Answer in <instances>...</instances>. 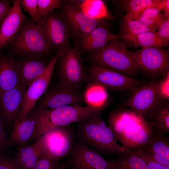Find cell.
<instances>
[{
	"label": "cell",
	"mask_w": 169,
	"mask_h": 169,
	"mask_svg": "<svg viewBox=\"0 0 169 169\" xmlns=\"http://www.w3.org/2000/svg\"><path fill=\"white\" fill-rule=\"evenodd\" d=\"M110 125L116 140L128 150L133 151L142 150L148 144L154 129L144 117L125 107L114 114Z\"/></svg>",
	"instance_id": "obj_1"
},
{
	"label": "cell",
	"mask_w": 169,
	"mask_h": 169,
	"mask_svg": "<svg viewBox=\"0 0 169 169\" xmlns=\"http://www.w3.org/2000/svg\"><path fill=\"white\" fill-rule=\"evenodd\" d=\"M101 113L77 123L74 130L76 137L78 141L100 154L121 155L128 150L118 143Z\"/></svg>",
	"instance_id": "obj_2"
},
{
	"label": "cell",
	"mask_w": 169,
	"mask_h": 169,
	"mask_svg": "<svg viewBox=\"0 0 169 169\" xmlns=\"http://www.w3.org/2000/svg\"><path fill=\"white\" fill-rule=\"evenodd\" d=\"M29 114L36 123L34 140L53 128L77 123L90 116L91 112L87 105L74 104L54 109L33 110Z\"/></svg>",
	"instance_id": "obj_3"
},
{
	"label": "cell",
	"mask_w": 169,
	"mask_h": 169,
	"mask_svg": "<svg viewBox=\"0 0 169 169\" xmlns=\"http://www.w3.org/2000/svg\"><path fill=\"white\" fill-rule=\"evenodd\" d=\"M59 52L58 86L79 93L87 81V71L81 57L78 41L71 47L69 45Z\"/></svg>",
	"instance_id": "obj_4"
},
{
	"label": "cell",
	"mask_w": 169,
	"mask_h": 169,
	"mask_svg": "<svg viewBox=\"0 0 169 169\" xmlns=\"http://www.w3.org/2000/svg\"><path fill=\"white\" fill-rule=\"evenodd\" d=\"M95 64L131 77L139 70L131 52L118 38L111 40L103 48L90 54Z\"/></svg>",
	"instance_id": "obj_5"
},
{
	"label": "cell",
	"mask_w": 169,
	"mask_h": 169,
	"mask_svg": "<svg viewBox=\"0 0 169 169\" xmlns=\"http://www.w3.org/2000/svg\"><path fill=\"white\" fill-rule=\"evenodd\" d=\"M13 55L40 58L52 49L40 26L26 21L10 43Z\"/></svg>",
	"instance_id": "obj_6"
},
{
	"label": "cell",
	"mask_w": 169,
	"mask_h": 169,
	"mask_svg": "<svg viewBox=\"0 0 169 169\" xmlns=\"http://www.w3.org/2000/svg\"><path fill=\"white\" fill-rule=\"evenodd\" d=\"M39 137L42 156L60 161L71 153L75 142L76 135L74 130L68 126L52 129Z\"/></svg>",
	"instance_id": "obj_7"
},
{
	"label": "cell",
	"mask_w": 169,
	"mask_h": 169,
	"mask_svg": "<svg viewBox=\"0 0 169 169\" xmlns=\"http://www.w3.org/2000/svg\"><path fill=\"white\" fill-rule=\"evenodd\" d=\"M87 81L95 85L121 92L131 91L145 82L144 79H136L94 64L87 69Z\"/></svg>",
	"instance_id": "obj_8"
},
{
	"label": "cell",
	"mask_w": 169,
	"mask_h": 169,
	"mask_svg": "<svg viewBox=\"0 0 169 169\" xmlns=\"http://www.w3.org/2000/svg\"><path fill=\"white\" fill-rule=\"evenodd\" d=\"M131 53L138 70L149 77H163L169 71L168 49L149 47Z\"/></svg>",
	"instance_id": "obj_9"
},
{
	"label": "cell",
	"mask_w": 169,
	"mask_h": 169,
	"mask_svg": "<svg viewBox=\"0 0 169 169\" xmlns=\"http://www.w3.org/2000/svg\"><path fill=\"white\" fill-rule=\"evenodd\" d=\"M158 82L152 81L133 88L122 105L132 110L147 120L155 107L163 100L158 91Z\"/></svg>",
	"instance_id": "obj_10"
},
{
	"label": "cell",
	"mask_w": 169,
	"mask_h": 169,
	"mask_svg": "<svg viewBox=\"0 0 169 169\" xmlns=\"http://www.w3.org/2000/svg\"><path fill=\"white\" fill-rule=\"evenodd\" d=\"M61 16L67 23L70 32L77 38H80L97 28L108 26L105 20L92 18L82 12L78 5L69 0L62 1Z\"/></svg>",
	"instance_id": "obj_11"
},
{
	"label": "cell",
	"mask_w": 169,
	"mask_h": 169,
	"mask_svg": "<svg viewBox=\"0 0 169 169\" xmlns=\"http://www.w3.org/2000/svg\"><path fill=\"white\" fill-rule=\"evenodd\" d=\"M51 49L60 52L69 45L70 30L61 16L53 12L41 17L38 23Z\"/></svg>",
	"instance_id": "obj_12"
},
{
	"label": "cell",
	"mask_w": 169,
	"mask_h": 169,
	"mask_svg": "<svg viewBox=\"0 0 169 169\" xmlns=\"http://www.w3.org/2000/svg\"><path fill=\"white\" fill-rule=\"evenodd\" d=\"M59 54V52H57L48 64L43 74L28 86L17 119L24 118L33 111L38 101L47 92Z\"/></svg>",
	"instance_id": "obj_13"
},
{
	"label": "cell",
	"mask_w": 169,
	"mask_h": 169,
	"mask_svg": "<svg viewBox=\"0 0 169 169\" xmlns=\"http://www.w3.org/2000/svg\"><path fill=\"white\" fill-rule=\"evenodd\" d=\"M67 163L73 169H114L111 160L105 159L78 141L67 157Z\"/></svg>",
	"instance_id": "obj_14"
},
{
	"label": "cell",
	"mask_w": 169,
	"mask_h": 169,
	"mask_svg": "<svg viewBox=\"0 0 169 169\" xmlns=\"http://www.w3.org/2000/svg\"><path fill=\"white\" fill-rule=\"evenodd\" d=\"M20 84L14 88L0 93V113L5 123L13 124L17 119L26 90Z\"/></svg>",
	"instance_id": "obj_15"
},
{
	"label": "cell",
	"mask_w": 169,
	"mask_h": 169,
	"mask_svg": "<svg viewBox=\"0 0 169 169\" xmlns=\"http://www.w3.org/2000/svg\"><path fill=\"white\" fill-rule=\"evenodd\" d=\"M82 101V99L79 93L58 86L44 95L33 110L54 109L69 105L81 104Z\"/></svg>",
	"instance_id": "obj_16"
},
{
	"label": "cell",
	"mask_w": 169,
	"mask_h": 169,
	"mask_svg": "<svg viewBox=\"0 0 169 169\" xmlns=\"http://www.w3.org/2000/svg\"><path fill=\"white\" fill-rule=\"evenodd\" d=\"M21 0L13 1V6L0 28V49L10 44L27 17L23 13Z\"/></svg>",
	"instance_id": "obj_17"
},
{
	"label": "cell",
	"mask_w": 169,
	"mask_h": 169,
	"mask_svg": "<svg viewBox=\"0 0 169 169\" xmlns=\"http://www.w3.org/2000/svg\"><path fill=\"white\" fill-rule=\"evenodd\" d=\"M15 61L20 82L26 86L43 74L48 64L38 58L15 59Z\"/></svg>",
	"instance_id": "obj_18"
},
{
	"label": "cell",
	"mask_w": 169,
	"mask_h": 169,
	"mask_svg": "<svg viewBox=\"0 0 169 169\" xmlns=\"http://www.w3.org/2000/svg\"><path fill=\"white\" fill-rule=\"evenodd\" d=\"M80 38L78 41L79 48L90 54L102 49L111 40L120 38V36L113 34L107 26H102Z\"/></svg>",
	"instance_id": "obj_19"
},
{
	"label": "cell",
	"mask_w": 169,
	"mask_h": 169,
	"mask_svg": "<svg viewBox=\"0 0 169 169\" xmlns=\"http://www.w3.org/2000/svg\"><path fill=\"white\" fill-rule=\"evenodd\" d=\"M141 150L158 162L169 166V139L165 134L154 128L149 142Z\"/></svg>",
	"instance_id": "obj_20"
},
{
	"label": "cell",
	"mask_w": 169,
	"mask_h": 169,
	"mask_svg": "<svg viewBox=\"0 0 169 169\" xmlns=\"http://www.w3.org/2000/svg\"><path fill=\"white\" fill-rule=\"evenodd\" d=\"M36 125L35 119L29 114L22 119H17L13 123V129L8 139L10 146L21 147L33 140Z\"/></svg>",
	"instance_id": "obj_21"
},
{
	"label": "cell",
	"mask_w": 169,
	"mask_h": 169,
	"mask_svg": "<svg viewBox=\"0 0 169 169\" xmlns=\"http://www.w3.org/2000/svg\"><path fill=\"white\" fill-rule=\"evenodd\" d=\"M20 84L15 59L0 54V93L12 89Z\"/></svg>",
	"instance_id": "obj_22"
},
{
	"label": "cell",
	"mask_w": 169,
	"mask_h": 169,
	"mask_svg": "<svg viewBox=\"0 0 169 169\" xmlns=\"http://www.w3.org/2000/svg\"><path fill=\"white\" fill-rule=\"evenodd\" d=\"M42 155V146L39 137L31 145L20 147L14 159L22 169H32Z\"/></svg>",
	"instance_id": "obj_23"
},
{
	"label": "cell",
	"mask_w": 169,
	"mask_h": 169,
	"mask_svg": "<svg viewBox=\"0 0 169 169\" xmlns=\"http://www.w3.org/2000/svg\"><path fill=\"white\" fill-rule=\"evenodd\" d=\"M158 131L169 134V103L163 100L155 107L147 120Z\"/></svg>",
	"instance_id": "obj_24"
},
{
	"label": "cell",
	"mask_w": 169,
	"mask_h": 169,
	"mask_svg": "<svg viewBox=\"0 0 169 169\" xmlns=\"http://www.w3.org/2000/svg\"><path fill=\"white\" fill-rule=\"evenodd\" d=\"M120 29V38L122 39L146 32L156 31V29L140 21L131 19L125 14L122 16Z\"/></svg>",
	"instance_id": "obj_25"
},
{
	"label": "cell",
	"mask_w": 169,
	"mask_h": 169,
	"mask_svg": "<svg viewBox=\"0 0 169 169\" xmlns=\"http://www.w3.org/2000/svg\"><path fill=\"white\" fill-rule=\"evenodd\" d=\"M78 6L84 13L95 19L105 20L112 19L104 2L102 0H81Z\"/></svg>",
	"instance_id": "obj_26"
},
{
	"label": "cell",
	"mask_w": 169,
	"mask_h": 169,
	"mask_svg": "<svg viewBox=\"0 0 169 169\" xmlns=\"http://www.w3.org/2000/svg\"><path fill=\"white\" fill-rule=\"evenodd\" d=\"M156 31L144 32L123 40L132 46L140 47L141 49L149 47L163 48L168 47L169 45L160 38Z\"/></svg>",
	"instance_id": "obj_27"
},
{
	"label": "cell",
	"mask_w": 169,
	"mask_h": 169,
	"mask_svg": "<svg viewBox=\"0 0 169 169\" xmlns=\"http://www.w3.org/2000/svg\"><path fill=\"white\" fill-rule=\"evenodd\" d=\"M126 15L131 19L140 21L156 30L166 18L159 9L153 7L146 8L136 14Z\"/></svg>",
	"instance_id": "obj_28"
},
{
	"label": "cell",
	"mask_w": 169,
	"mask_h": 169,
	"mask_svg": "<svg viewBox=\"0 0 169 169\" xmlns=\"http://www.w3.org/2000/svg\"><path fill=\"white\" fill-rule=\"evenodd\" d=\"M163 0H122L119 1L118 7L125 14H134L149 8H158Z\"/></svg>",
	"instance_id": "obj_29"
},
{
	"label": "cell",
	"mask_w": 169,
	"mask_h": 169,
	"mask_svg": "<svg viewBox=\"0 0 169 169\" xmlns=\"http://www.w3.org/2000/svg\"><path fill=\"white\" fill-rule=\"evenodd\" d=\"M120 155L118 158L111 160L114 169H148L143 159L129 150Z\"/></svg>",
	"instance_id": "obj_30"
},
{
	"label": "cell",
	"mask_w": 169,
	"mask_h": 169,
	"mask_svg": "<svg viewBox=\"0 0 169 169\" xmlns=\"http://www.w3.org/2000/svg\"><path fill=\"white\" fill-rule=\"evenodd\" d=\"M38 0H20L21 7L30 15L32 22L37 24L41 18L38 11Z\"/></svg>",
	"instance_id": "obj_31"
},
{
	"label": "cell",
	"mask_w": 169,
	"mask_h": 169,
	"mask_svg": "<svg viewBox=\"0 0 169 169\" xmlns=\"http://www.w3.org/2000/svg\"><path fill=\"white\" fill-rule=\"evenodd\" d=\"M60 0H38V8L39 14L42 17L59 8L61 5Z\"/></svg>",
	"instance_id": "obj_32"
},
{
	"label": "cell",
	"mask_w": 169,
	"mask_h": 169,
	"mask_svg": "<svg viewBox=\"0 0 169 169\" xmlns=\"http://www.w3.org/2000/svg\"><path fill=\"white\" fill-rule=\"evenodd\" d=\"M132 153L141 158L146 162L148 169H169V166L161 164L150 157L141 150L130 151Z\"/></svg>",
	"instance_id": "obj_33"
},
{
	"label": "cell",
	"mask_w": 169,
	"mask_h": 169,
	"mask_svg": "<svg viewBox=\"0 0 169 169\" xmlns=\"http://www.w3.org/2000/svg\"><path fill=\"white\" fill-rule=\"evenodd\" d=\"M60 161L42 156L32 169H57Z\"/></svg>",
	"instance_id": "obj_34"
},
{
	"label": "cell",
	"mask_w": 169,
	"mask_h": 169,
	"mask_svg": "<svg viewBox=\"0 0 169 169\" xmlns=\"http://www.w3.org/2000/svg\"><path fill=\"white\" fill-rule=\"evenodd\" d=\"M158 88L160 96L163 100L169 99V71L158 82Z\"/></svg>",
	"instance_id": "obj_35"
},
{
	"label": "cell",
	"mask_w": 169,
	"mask_h": 169,
	"mask_svg": "<svg viewBox=\"0 0 169 169\" xmlns=\"http://www.w3.org/2000/svg\"><path fill=\"white\" fill-rule=\"evenodd\" d=\"M5 124L0 113V149L4 153L8 151L10 146L6 131Z\"/></svg>",
	"instance_id": "obj_36"
},
{
	"label": "cell",
	"mask_w": 169,
	"mask_h": 169,
	"mask_svg": "<svg viewBox=\"0 0 169 169\" xmlns=\"http://www.w3.org/2000/svg\"><path fill=\"white\" fill-rule=\"evenodd\" d=\"M0 169H22L12 157L3 152L0 154Z\"/></svg>",
	"instance_id": "obj_37"
},
{
	"label": "cell",
	"mask_w": 169,
	"mask_h": 169,
	"mask_svg": "<svg viewBox=\"0 0 169 169\" xmlns=\"http://www.w3.org/2000/svg\"><path fill=\"white\" fill-rule=\"evenodd\" d=\"M156 33L165 43L169 44V18H166L161 23L156 30Z\"/></svg>",
	"instance_id": "obj_38"
},
{
	"label": "cell",
	"mask_w": 169,
	"mask_h": 169,
	"mask_svg": "<svg viewBox=\"0 0 169 169\" xmlns=\"http://www.w3.org/2000/svg\"><path fill=\"white\" fill-rule=\"evenodd\" d=\"M12 7L8 0H0V23L2 22L8 15Z\"/></svg>",
	"instance_id": "obj_39"
},
{
	"label": "cell",
	"mask_w": 169,
	"mask_h": 169,
	"mask_svg": "<svg viewBox=\"0 0 169 169\" xmlns=\"http://www.w3.org/2000/svg\"><path fill=\"white\" fill-rule=\"evenodd\" d=\"M165 18H169V0H163L160 7Z\"/></svg>",
	"instance_id": "obj_40"
},
{
	"label": "cell",
	"mask_w": 169,
	"mask_h": 169,
	"mask_svg": "<svg viewBox=\"0 0 169 169\" xmlns=\"http://www.w3.org/2000/svg\"><path fill=\"white\" fill-rule=\"evenodd\" d=\"M57 169H68L67 166L65 165L64 163L61 162L59 163V166Z\"/></svg>",
	"instance_id": "obj_41"
},
{
	"label": "cell",
	"mask_w": 169,
	"mask_h": 169,
	"mask_svg": "<svg viewBox=\"0 0 169 169\" xmlns=\"http://www.w3.org/2000/svg\"><path fill=\"white\" fill-rule=\"evenodd\" d=\"M3 153V152L0 149V154H2Z\"/></svg>",
	"instance_id": "obj_42"
}]
</instances>
